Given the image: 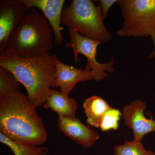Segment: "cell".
Returning a JSON list of instances; mask_svg holds the SVG:
<instances>
[{
    "label": "cell",
    "mask_w": 155,
    "mask_h": 155,
    "mask_svg": "<svg viewBox=\"0 0 155 155\" xmlns=\"http://www.w3.org/2000/svg\"><path fill=\"white\" fill-rule=\"evenodd\" d=\"M36 108L20 91L1 97L0 132L25 144H44L48 133Z\"/></svg>",
    "instance_id": "6da1fadb"
},
{
    "label": "cell",
    "mask_w": 155,
    "mask_h": 155,
    "mask_svg": "<svg viewBox=\"0 0 155 155\" xmlns=\"http://www.w3.org/2000/svg\"><path fill=\"white\" fill-rule=\"evenodd\" d=\"M58 59L50 53L30 58L3 53L0 54V66L14 74L25 87L29 100L39 107L49 96Z\"/></svg>",
    "instance_id": "7a4b0ae2"
},
{
    "label": "cell",
    "mask_w": 155,
    "mask_h": 155,
    "mask_svg": "<svg viewBox=\"0 0 155 155\" xmlns=\"http://www.w3.org/2000/svg\"><path fill=\"white\" fill-rule=\"evenodd\" d=\"M53 37L52 28L44 15L32 8L11 34L4 53L30 58L50 53Z\"/></svg>",
    "instance_id": "3957f363"
},
{
    "label": "cell",
    "mask_w": 155,
    "mask_h": 155,
    "mask_svg": "<svg viewBox=\"0 0 155 155\" xmlns=\"http://www.w3.org/2000/svg\"><path fill=\"white\" fill-rule=\"evenodd\" d=\"M101 8L91 0H73L62 12L61 24L82 36L106 43L112 35L104 24Z\"/></svg>",
    "instance_id": "277c9868"
},
{
    "label": "cell",
    "mask_w": 155,
    "mask_h": 155,
    "mask_svg": "<svg viewBox=\"0 0 155 155\" xmlns=\"http://www.w3.org/2000/svg\"><path fill=\"white\" fill-rule=\"evenodd\" d=\"M123 18L120 37H146L155 32V0H118Z\"/></svg>",
    "instance_id": "5b68a950"
},
{
    "label": "cell",
    "mask_w": 155,
    "mask_h": 155,
    "mask_svg": "<svg viewBox=\"0 0 155 155\" xmlns=\"http://www.w3.org/2000/svg\"><path fill=\"white\" fill-rule=\"evenodd\" d=\"M68 31L70 41L66 43L65 48L72 49L74 61L76 63L79 61V54L86 57L87 64L84 69L91 72L93 80L101 81L107 77L108 73L106 71L110 73L114 72L115 60L113 58L106 64H101L97 61V48L101 44L100 42L82 36L72 28H68Z\"/></svg>",
    "instance_id": "8992f818"
},
{
    "label": "cell",
    "mask_w": 155,
    "mask_h": 155,
    "mask_svg": "<svg viewBox=\"0 0 155 155\" xmlns=\"http://www.w3.org/2000/svg\"><path fill=\"white\" fill-rule=\"evenodd\" d=\"M28 12L22 0L0 1V54L5 52L11 34Z\"/></svg>",
    "instance_id": "52a82bcc"
},
{
    "label": "cell",
    "mask_w": 155,
    "mask_h": 155,
    "mask_svg": "<svg viewBox=\"0 0 155 155\" xmlns=\"http://www.w3.org/2000/svg\"><path fill=\"white\" fill-rule=\"evenodd\" d=\"M146 104L141 100H135L122 109V117L125 125L133 131V140L141 142L147 134L155 131V121L147 119L144 115Z\"/></svg>",
    "instance_id": "ba28073f"
},
{
    "label": "cell",
    "mask_w": 155,
    "mask_h": 155,
    "mask_svg": "<svg viewBox=\"0 0 155 155\" xmlns=\"http://www.w3.org/2000/svg\"><path fill=\"white\" fill-rule=\"evenodd\" d=\"M27 11L32 8L38 9L49 22L54 32L55 42L60 45L64 42L62 31L61 17L65 0H22Z\"/></svg>",
    "instance_id": "9c48e42d"
},
{
    "label": "cell",
    "mask_w": 155,
    "mask_h": 155,
    "mask_svg": "<svg viewBox=\"0 0 155 155\" xmlns=\"http://www.w3.org/2000/svg\"><path fill=\"white\" fill-rule=\"evenodd\" d=\"M57 127L64 135L86 148L91 147L99 139L96 130L77 118L58 116Z\"/></svg>",
    "instance_id": "30bf717a"
},
{
    "label": "cell",
    "mask_w": 155,
    "mask_h": 155,
    "mask_svg": "<svg viewBox=\"0 0 155 155\" xmlns=\"http://www.w3.org/2000/svg\"><path fill=\"white\" fill-rule=\"evenodd\" d=\"M56 66L55 75L51 87H59L61 92L67 95H69L77 83L93 79L90 71L64 64L58 59Z\"/></svg>",
    "instance_id": "8fae6325"
},
{
    "label": "cell",
    "mask_w": 155,
    "mask_h": 155,
    "mask_svg": "<svg viewBox=\"0 0 155 155\" xmlns=\"http://www.w3.org/2000/svg\"><path fill=\"white\" fill-rule=\"evenodd\" d=\"M43 107L55 112L58 116L76 118L77 101L57 90L51 88L49 96Z\"/></svg>",
    "instance_id": "7c38bea8"
},
{
    "label": "cell",
    "mask_w": 155,
    "mask_h": 155,
    "mask_svg": "<svg viewBox=\"0 0 155 155\" xmlns=\"http://www.w3.org/2000/svg\"><path fill=\"white\" fill-rule=\"evenodd\" d=\"M82 107L87 117V123L99 128L103 116L111 107L102 98L93 96L84 100Z\"/></svg>",
    "instance_id": "4fadbf2b"
},
{
    "label": "cell",
    "mask_w": 155,
    "mask_h": 155,
    "mask_svg": "<svg viewBox=\"0 0 155 155\" xmlns=\"http://www.w3.org/2000/svg\"><path fill=\"white\" fill-rule=\"evenodd\" d=\"M0 142L11 149L14 155H47V147L25 144L9 138L0 132Z\"/></svg>",
    "instance_id": "5bb4252c"
},
{
    "label": "cell",
    "mask_w": 155,
    "mask_h": 155,
    "mask_svg": "<svg viewBox=\"0 0 155 155\" xmlns=\"http://www.w3.org/2000/svg\"><path fill=\"white\" fill-rule=\"evenodd\" d=\"M21 84L14 74L0 66V97L14 92L20 91Z\"/></svg>",
    "instance_id": "9a60e30c"
},
{
    "label": "cell",
    "mask_w": 155,
    "mask_h": 155,
    "mask_svg": "<svg viewBox=\"0 0 155 155\" xmlns=\"http://www.w3.org/2000/svg\"><path fill=\"white\" fill-rule=\"evenodd\" d=\"M114 155H155V153L146 149L141 142L133 140L114 147Z\"/></svg>",
    "instance_id": "2e32d148"
},
{
    "label": "cell",
    "mask_w": 155,
    "mask_h": 155,
    "mask_svg": "<svg viewBox=\"0 0 155 155\" xmlns=\"http://www.w3.org/2000/svg\"><path fill=\"white\" fill-rule=\"evenodd\" d=\"M122 113L118 109L111 107L104 114L100 123V128L103 131L116 130L119 127V122Z\"/></svg>",
    "instance_id": "e0dca14e"
},
{
    "label": "cell",
    "mask_w": 155,
    "mask_h": 155,
    "mask_svg": "<svg viewBox=\"0 0 155 155\" xmlns=\"http://www.w3.org/2000/svg\"><path fill=\"white\" fill-rule=\"evenodd\" d=\"M118 0H99L100 6L101 8L103 18L105 20L107 18L108 11L115 3H117Z\"/></svg>",
    "instance_id": "ac0fdd59"
},
{
    "label": "cell",
    "mask_w": 155,
    "mask_h": 155,
    "mask_svg": "<svg viewBox=\"0 0 155 155\" xmlns=\"http://www.w3.org/2000/svg\"><path fill=\"white\" fill-rule=\"evenodd\" d=\"M150 37L151 38L153 43L154 48L153 51L149 54L148 58L150 59H153V58H155V32H154Z\"/></svg>",
    "instance_id": "d6986e66"
}]
</instances>
